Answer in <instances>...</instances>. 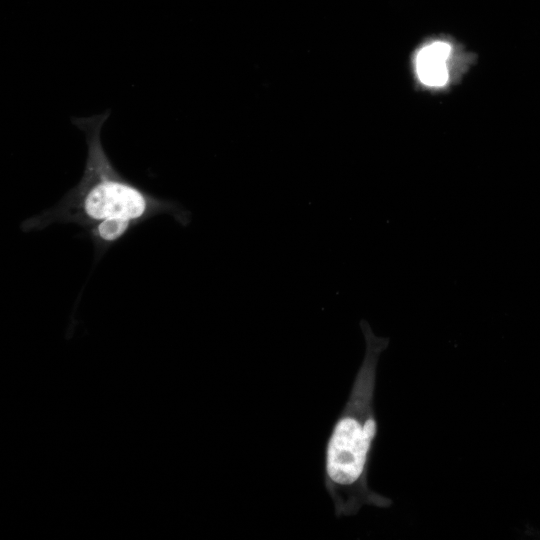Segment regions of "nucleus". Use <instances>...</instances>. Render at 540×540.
<instances>
[{"instance_id":"f257e3e1","label":"nucleus","mask_w":540,"mask_h":540,"mask_svg":"<svg viewBox=\"0 0 540 540\" xmlns=\"http://www.w3.org/2000/svg\"><path fill=\"white\" fill-rule=\"evenodd\" d=\"M365 354L349 396L336 418L324 451V486L337 518L356 515L363 506L389 508L393 501L372 490L368 474L378 434L375 410L377 367L389 345L362 319Z\"/></svg>"},{"instance_id":"f03ea898","label":"nucleus","mask_w":540,"mask_h":540,"mask_svg":"<svg viewBox=\"0 0 540 540\" xmlns=\"http://www.w3.org/2000/svg\"><path fill=\"white\" fill-rule=\"evenodd\" d=\"M110 111L86 118H73L84 133L87 158L83 175L54 207L26 219L21 229L41 230L53 223L92 226L102 220L121 217L139 224L158 214H169L181 225H188L190 213L175 201L161 199L123 177L107 156L101 129Z\"/></svg>"},{"instance_id":"7ed1b4c3","label":"nucleus","mask_w":540,"mask_h":540,"mask_svg":"<svg viewBox=\"0 0 540 540\" xmlns=\"http://www.w3.org/2000/svg\"><path fill=\"white\" fill-rule=\"evenodd\" d=\"M451 46L445 41H434L422 47L416 55L415 66L419 80L429 87H442L448 82L447 60Z\"/></svg>"},{"instance_id":"20e7f679","label":"nucleus","mask_w":540,"mask_h":540,"mask_svg":"<svg viewBox=\"0 0 540 540\" xmlns=\"http://www.w3.org/2000/svg\"><path fill=\"white\" fill-rule=\"evenodd\" d=\"M136 223L121 218L112 217L102 220L90 228L91 239L97 249L96 253L101 254V249L117 242L121 239Z\"/></svg>"}]
</instances>
